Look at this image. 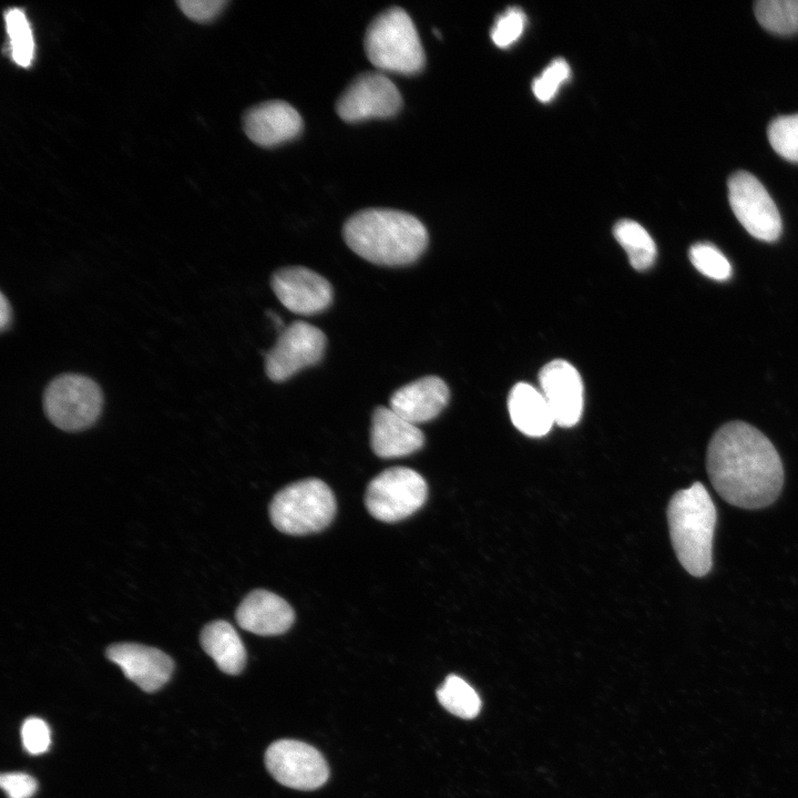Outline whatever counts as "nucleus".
Wrapping results in <instances>:
<instances>
[{"label":"nucleus","instance_id":"nucleus-1","mask_svg":"<svg viewBox=\"0 0 798 798\" xmlns=\"http://www.w3.org/2000/svg\"><path fill=\"white\" fill-rule=\"evenodd\" d=\"M706 469L715 491L727 503L758 510L773 504L784 485V467L773 442L756 427L730 421L709 440Z\"/></svg>","mask_w":798,"mask_h":798},{"label":"nucleus","instance_id":"nucleus-2","mask_svg":"<svg viewBox=\"0 0 798 798\" xmlns=\"http://www.w3.org/2000/svg\"><path fill=\"white\" fill-rule=\"evenodd\" d=\"M348 247L364 259L383 266L415 263L428 246V232L413 215L390 208H367L344 224Z\"/></svg>","mask_w":798,"mask_h":798},{"label":"nucleus","instance_id":"nucleus-3","mask_svg":"<svg viewBox=\"0 0 798 798\" xmlns=\"http://www.w3.org/2000/svg\"><path fill=\"white\" fill-rule=\"evenodd\" d=\"M667 522L674 552L693 576L703 577L713 566V536L717 522L715 504L700 482L677 491L667 505Z\"/></svg>","mask_w":798,"mask_h":798},{"label":"nucleus","instance_id":"nucleus-4","mask_svg":"<svg viewBox=\"0 0 798 798\" xmlns=\"http://www.w3.org/2000/svg\"><path fill=\"white\" fill-rule=\"evenodd\" d=\"M364 47L368 60L380 72L413 75L426 63L415 23L400 7H390L372 19Z\"/></svg>","mask_w":798,"mask_h":798},{"label":"nucleus","instance_id":"nucleus-5","mask_svg":"<svg viewBox=\"0 0 798 798\" xmlns=\"http://www.w3.org/2000/svg\"><path fill=\"white\" fill-rule=\"evenodd\" d=\"M336 513V500L321 480L294 482L275 494L269 504L273 525L283 533L306 535L325 529Z\"/></svg>","mask_w":798,"mask_h":798},{"label":"nucleus","instance_id":"nucleus-6","mask_svg":"<svg viewBox=\"0 0 798 798\" xmlns=\"http://www.w3.org/2000/svg\"><path fill=\"white\" fill-rule=\"evenodd\" d=\"M103 392L91 378L64 374L54 378L43 395V408L49 420L69 432L93 426L103 408Z\"/></svg>","mask_w":798,"mask_h":798},{"label":"nucleus","instance_id":"nucleus-7","mask_svg":"<svg viewBox=\"0 0 798 798\" xmlns=\"http://www.w3.org/2000/svg\"><path fill=\"white\" fill-rule=\"evenodd\" d=\"M424 479L406 467L386 469L368 484L365 503L369 513L383 522H396L419 510L427 500Z\"/></svg>","mask_w":798,"mask_h":798},{"label":"nucleus","instance_id":"nucleus-8","mask_svg":"<svg viewBox=\"0 0 798 798\" xmlns=\"http://www.w3.org/2000/svg\"><path fill=\"white\" fill-rule=\"evenodd\" d=\"M727 185L730 207L743 227L757 239H778L782 229L779 211L757 177L738 171L730 175Z\"/></svg>","mask_w":798,"mask_h":798},{"label":"nucleus","instance_id":"nucleus-9","mask_svg":"<svg viewBox=\"0 0 798 798\" xmlns=\"http://www.w3.org/2000/svg\"><path fill=\"white\" fill-rule=\"evenodd\" d=\"M402 106L396 84L380 71L357 75L336 102V112L349 123L395 116Z\"/></svg>","mask_w":798,"mask_h":798},{"label":"nucleus","instance_id":"nucleus-10","mask_svg":"<svg viewBox=\"0 0 798 798\" xmlns=\"http://www.w3.org/2000/svg\"><path fill=\"white\" fill-rule=\"evenodd\" d=\"M326 336L316 326L294 321L284 327L274 347L265 354V371L276 382L317 364L324 356Z\"/></svg>","mask_w":798,"mask_h":798},{"label":"nucleus","instance_id":"nucleus-11","mask_svg":"<svg viewBox=\"0 0 798 798\" xmlns=\"http://www.w3.org/2000/svg\"><path fill=\"white\" fill-rule=\"evenodd\" d=\"M265 765L279 784L299 790L316 789L329 777L323 755L315 747L294 739L270 744L265 753Z\"/></svg>","mask_w":798,"mask_h":798},{"label":"nucleus","instance_id":"nucleus-12","mask_svg":"<svg viewBox=\"0 0 798 798\" xmlns=\"http://www.w3.org/2000/svg\"><path fill=\"white\" fill-rule=\"evenodd\" d=\"M270 286L282 305L294 314H318L332 301L330 283L304 266L276 270L272 275Z\"/></svg>","mask_w":798,"mask_h":798},{"label":"nucleus","instance_id":"nucleus-13","mask_svg":"<svg viewBox=\"0 0 798 798\" xmlns=\"http://www.w3.org/2000/svg\"><path fill=\"white\" fill-rule=\"evenodd\" d=\"M539 381L555 423L561 427L576 424L584 405L583 382L576 368L562 359L552 360L541 369Z\"/></svg>","mask_w":798,"mask_h":798},{"label":"nucleus","instance_id":"nucleus-14","mask_svg":"<svg viewBox=\"0 0 798 798\" xmlns=\"http://www.w3.org/2000/svg\"><path fill=\"white\" fill-rule=\"evenodd\" d=\"M106 657L124 675L145 692L160 689L170 679L174 663L162 651L136 643H117L106 651Z\"/></svg>","mask_w":798,"mask_h":798},{"label":"nucleus","instance_id":"nucleus-15","mask_svg":"<svg viewBox=\"0 0 798 798\" xmlns=\"http://www.w3.org/2000/svg\"><path fill=\"white\" fill-rule=\"evenodd\" d=\"M243 127L255 144L273 147L297 137L303 119L289 103L272 100L250 108L244 114Z\"/></svg>","mask_w":798,"mask_h":798},{"label":"nucleus","instance_id":"nucleus-16","mask_svg":"<svg viewBox=\"0 0 798 798\" xmlns=\"http://www.w3.org/2000/svg\"><path fill=\"white\" fill-rule=\"evenodd\" d=\"M423 443V433L417 424L409 422L390 407L379 406L374 410L370 444L378 457H405L421 449Z\"/></svg>","mask_w":798,"mask_h":798},{"label":"nucleus","instance_id":"nucleus-17","mask_svg":"<svg viewBox=\"0 0 798 798\" xmlns=\"http://www.w3.org/2000/svg\"><path fill=\"white\" fill-rule=\"evenodd\" d=\"M235 616L243 630L264 636L285 633L295 620L291 606L266 590L250 592L237 607Z\"/></svg>","mask_w":798,"mask_h":798},{"label":"nucleus","instance_id":"nucleus-18","mask_svg":"<svg viewBox=\"0 0 798 798\" xmlns=\"http://www.w3.org/2000/svg\"><path fill=\"white\" fill-rule=\"evenodd\" d=\"M449 388L437 376H426L397 389L390 408L413 424L436 418L447 406Z\"/></svg>","mask_w":798,"mask_h":798},{"label":"nucleus","instance_id":"nucleus-19","mask_svg":"<svg viewBox=\"0 0 798 798\" xmlns=\"http://www.w3.org/2000/svg\"><path fill=\"white\" fill-rule=\"evenodd\" d=\"M508 409L514 427L529 437H543L555 423L543 393L525 382L511 389Z\"/></svg>","mask_w":798,"mask_h":798},{"label":"nucleus","instance_id":"nucleus-20","mask_svg":"<svg viewBox=\"0 0 798 798\" xmlns=\"http://www.w3.org/2000/svg\"><path fill=\"white\" fill-rule=\"evenodd\" d=\"M200 641L203 649L222 672L231 675L242 672L246 664L245 646L228 622L218 620L208 623L203 628Z\"/></svg>","mask_w":798,"mask_h":798},{"label":"nucleus","instance_id":"nucleus-21","mask_svg":"<svg viewBox=\"0 0 798 798\" xmlns=\"http://www.w3.org/2000/svg\"><path fill=\"white\" fill-rule=\"evenodd\" d=\"M613 234L636 270H645L654 264L656 245L641 224L632 219H621L615 224Z\"/></svg>","mask_w":798,"mask_h":798},{"label":"nucleus","instance_id":"nucleus-22","mask_svg":"<svg viewBox=\"0 0 798 798\" xmlns=\"http://www.w3.org/2000/svg\"><path fill=\"white\" fill-rule=\"evenodd\" d=\"M436 694L439 703L458 717L470 719L474 718L480 712L481 699L479 695L472 686L457 675L447 676Z\"/></svg>","mask_w":798,"mask_h":798},{"label":"nucleus","instance_id":"nucleus-23","mask_svg":"<svg viewBox=\"0 0 798 798\" xmlns=\"http://www.w3.org/2000/svg\"><path fill=\"white\" fill-rule=\"evenodd\" d=\"M754 11L760 25L773 33L798 32V0H759Z\"/></svg>","mask_w":798,"mask_h":798},{"label":"nucleus","instance_id":"nucleus-24","mask_svg":"<svg viewBox=\"0 0 798 798\" xmlns=\"http://www.w3.org/2000/svg\"><path fill=\"white\" fill-rule=\"evenodd\" d=\"M4 21L13 61L20 66H29L34 55V41L24 12L18 8L9 9Z\"/></svg>","mask_w":798,"mask_h":798},{"label":"nucleus","instance_id":"nucleus-25","mask_svg":"<svg viewBox=\"0 0 798 798\" xmlns=\"http://www.w3.org/2000/svg\"><path fill=\"white\" fill-rule=\"evenodd\" d=\"M767 135L770 145L780 156L798 163V113L773 120Z\"/></svg>","mask_w":798,"mask_h":798},{"label":"nucleus","instance_id":"nucleus-26","mask_svg":"<svg viewBox=\"0 0 798 798\" xmlns=\"http://www.w3.org/2000/svg\"><path fill=\"white\" fill-rule=\"evenodd\" d=\"M689 259L703 275L724 282L732 276V266L726 256L709 243H697L689 248Z\"/></svg>","mask_w":798,"mask_h":798},{"label":"nucleus","instance_id":"nucleus-27","mask_svg":"<svg viewBox=\"0 0 798 798\" xmlns=\"http://www.w3.org/2000/svg\"><path fill=\"white\" fill-rule=\"evenodd\" d=\"M571 74L569 63L564 59L553 60L532 84L534 95L541 102L551 101L559 88L567 81Z\"/></svg>","mask_w":798,"mask_h":798},{"label":"nucleus","instance_id":"nucleus-28","mask_svg":"<svg viewBox=\"0 0 798 798\" xmlns=\"http://www.w3.org/2000/svg\"><path fill=\"white\" fill-rule=\"evenodd\" d=\"M525 14L519 8H509L498 17L491 30V39L497 47L508 48L523 33Z\"/></svg>","mask_w":798,"mask_h":798},{"label":"nucleus","instance_id":"nucleus-29","mask_svg":"<svg viewBox=\"0 0 798 798\" xmlns=\"http://www.w3.org/2000/svg\"><path fill=\"white\" fill-rule=\"evenodd\" d=\"M21 739L24 749L31 755L47 751L51 743L48 724L38 717L27 718L21 727Z\"/></svg>","mask_w":798,"mask_h":798},{"label":"nucleus","instance_id":"nucleus-30","mask_svg":"<svg viewBox=\"0 0 798 798\" xmlns=\"http://www.w3.org/2000/svg\"><path fill=\"white\" fill-rule=\"evenodd\" d=\"M180 9L196 22H208L215 19L227 4L225 0H183L177 2Z\"/></svg>","mask_w":798,"mask_h":798},{"label":"nucleus","instance_id":"nucleus-31","mask_svg":"<svg viewBox=\"0 0 798 798\" xmlns=\"http://www.w3.org/2000/svg\"><path fill=\"white\" fill-rule=\"evenodd\" d=\"M0 785L9 798H31L38 788L37 780L24 773L2 774Z\"/></svg>","mask_w":798,"mask_h":798},{"label":"nucleus","instance_id":"nucleus-32","mask_svg":"<svg viewBox=\"0 0 798 798\" xmlns=\"http://www.w3.org/2000/svg\"><path fill=\"white\" fill-rule=\"evenodd\" d=\"M1 315H0V328L1 331H4L6 328L10 325L11 321V308L10 305L4 297V295L1 293Z\"/></svg>","mask_w":798,"mask_h":798}]
</instances>
